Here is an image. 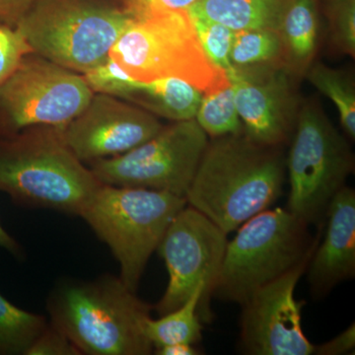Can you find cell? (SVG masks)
<instances>
[{"mask_svg": "<svg viewBox=\"0 0 355 355\" xmlns=\"http://www.w3.org/2000/svg\"><path fill=\"white\" fill-rule=\"evenodd\" d=\"M286 172L279 147L261 146L244 132L216 137L203 153L187 202L228 235L272 207Z\"/></svg>", "mask_w": 355, "mask_h": 355, "instance_id": "obj_1", "label": "cell"}, {"mask_svg": "<svg viewBox=\"0 0 355 355\" xmlns=\"http://www.w3.org/2000/svg\"><path fill=\"white\" fill-rule=\"evenodd\" d=\"M51 322L81 354L148 355L154 347L144 331L153 306L137 297L120 277L64 280L46 303Z\"/></svg>", "mask_w": 355, "mask_h": 355, "instance_id": "obj_2", "label": "cell"}, {"mask_svg": "<svg viewBox=\"0 0 355 355\" xmlns=\"http://www.w3.org/2000/svg\"><path fill=\"white\" fill-rule=\"evenodd\" d=\"M101 184L60 128L0 139V191L17 205L80 216Z\"/></svg>", "mask_w": 355, "mask_h": 355, "instance_id": "obj_3", "label": "cell"}, {"mask_svg": "<svg viewBox=\"0 0 355 355\" xmlns=\"http://www.w3.org/2000/svg\"><path fill=\"white\" fill-rule=\"evenodd\" d=\"M132 19L127 8L94 0H38L16 27L40 57L84 74L108 60Z\"/></svg>", "mask_w": 355, "mask_h": 355, "instance_id": "obj_4", "label": "cell"}, {"mask_svg": "<svg viewBox=\"0 0 355 355\" xmlns=\"http://www.w3.org/2000/svg\"><path fill=\"white\" fill-rule=\"evenodd\" d=\"M288 209H266L227 243L212 296L243 305L254 292L309 261L319 239Z\"/></svg>", "mask_w": 355, "mask_h": 355, "instance_id": "obj_5", "label": "cell"}, {"mask_svg": "<svg viewBox=\"0 0 355 355\" xmlns=\"http://www.w3.org/2000/svg\"><path fill=\"white\" fill-rule=\"evenodd\" d=\"M110 58L141 83L172 77L193 84L203 94L230 84L203 51L188 11L135 16Z\"/></svg>", "mask_w": 355, "mask_h": 355, "instance_id": "obj_6", "label": "cell"}, {"mask_svg": "<svg viewBox=\"0 0 355 355\" xmlns=\"http://www.w3.org/2000/svg\"><path fill=\"white\" fill-rule=\"evenodd\" d=\"M187 205L166 191L102 184L80 217L111 250L123 284L137 292L151 254Z\"/></svg>", "mask_w": 355, "mask_h": 355, "instance_id": "obj_7", "label": "cell"}, {"mask_svg": "<svg viewBox=\"0 0 355 355\" xmlns=\"http://www.w3.org/2000/svg\"><path fill=\"white\" fill-rule=\"evenodd\" d=\"M286 168L287 209L308 225H323L331 200L354 171V156L323 110L308 103L296 116Z\"/></svg>", "mask_w": 355, "mask_h": 355, "instance_id": "obj_8", "label": "cell"}, {"mask_svg": "<svg viewBox=\"0 0 355 355\" xmlns=\"http://www.w3.org/2000/svg\"><path fill=\"white\" fill-rule=\"evenodd\" d=\"M209 141L195 119L176 121L128 153L91 162L90 170L103 184L186 198Z\"/></svg>", "mask_w": 355, "mask_h": 355, "instance_id": "obj_9", "label": "cell"}, {"mask_svg": "<svg viewBox=\"0 0 355 355\" xmlns=\"http://www.w3.org/2000/svg\"><path fill=\"white\" fill-rule=\"evenodd\" d=\"M93 95L83 74L27 55L0 85V133L10 137L37 125L62 128Z\"/></svg>", "mask_w": 355, "mask_h": 355, "instance_id": "obj_10", "label": "cell"}, {"mask_svg": "<svg viewBox=\"0 0 355 355\" xmlns=\"http://www.w3.org/2000/svg\"><path fill=\"white\" fill-rule=\"evenodd\" d=\"M227 243V234L197 209L187 205L178 212L156 250L169 273L164 295L155 306L159 316L177 309L205 286L198 315L202 321L211 319L209 300Z\"/></svg>", "mask_w": 355, "mask_h": 355, "instance_id": "obj_11", "label": "cell"}, {"mask_svg": "<svg viewBox=\"0 0 355 355\" xmlns=\"http://www.w3.org/2000/svg\"><path fill=\"white\" fill-rule=\"evenodd\" d=\"M309 261L261 287L241 305L239 347L242 354H314L315 345L306 338L301 324V311L305 303L294 296Z\"/></svg>", "mask_w": 355, "mask_h": 355, "instance_id": "obj_12", "label": "cell"}, {"mask_svg": "<svg viewBox=\"0 0 355 355\" xmlns=\"http://www.w3.org/2000/svg\"><path fill=\"white\" fill-rule=\"evenodd\" d=\"M156 116L132 103L97 93L85 110L60 128L81 162L116 157L141 146L162 128Z\"/></svg>", "mask_w": 355, "mask_h": 355, "instance_id": "obj_13", "label": "cell"}, {"mask_svg": "<svg viewBox=\"0 0 355 355\" xmlns=\"http://www.w3.org/2000/svg\"><path fill=\"white\" fill-rule=\"evenodd\" d=\"M227 76L244 135L261 146H282L296 121L287 70L277 64L233 67Z\"/></svg>", "mask_w": 355, "mask_h": 355, "instance_id": "obj_14", "label": "cell"}, {"mask_svg": "<svg viewBox=\"0 0 355 355\" xmlns=\"http://www.w3.org/2000/svg\"><path fill=\"white\" fill-rule=\"evenodd\" d=\"M326 232L318 243L308 265L313 297L321 299L345 280L355 275V191L343 187L327 211Z\"/></svg>", "mask_w": 355, "mask_h": 355, "instance_id": "obj_15", "label": "cell"}, {"mask_svg": "<svg viewBox=\"0 0 355 355\" xmlns=\"http://www.w3.org/2000/svg\"><path fill=\"white\" fill-rule=\"evenodd\" d=\"M291 0H198L188 11L227 26L233 31L279 32Z\"/></svg>", "mask_w": 355, "mask_h": 355, "instance_id": "obj_16", "label": "cell"}, {"mask_svg": "<svg viewBox=\"0 0 355 355\" xmlns=\"http://www.w3.org/2000/svg\"><path fill=\"white\" fill-rule=\"evenodd\" d=\"M203 93L182 79L168 78L137 81L125 101L146 110L154 116L175 121L193 120Z\"/></svg>", "mask_w": 355, "mask_h": 355, "instance_id": "obj_17", "label": "cell"}, {"mask_svg": "<svg viewBox=\"0 0 355 355\" xmlns=\"http://www.w3.org/2000/svg\"><path fill=\"white\" fill-rule=\"evenodd\" d=\"M316 0H291L279 34L288 69L305 72L317 51L319 20Z\"/></svg>", "mask_w": 355, "mask_h": 355, "instance_id": "obj_18", "label": "cell"}, {"mask_svg": "<svg viewBox=\"0 0 355 355\" xmlns=\"http://www.w3.org/2000/svg\"><path fill=\"white\" fill-rule=\"evenodd\" d=\"M205 294V286H198L191 297L177 309L161 315L159 319L149 317L144 331L154 349L175 343L196 345L202 338L198 307Z\"/></svg>", "mask_w": 355, "mask_h": 355, "instance_id": "obj_19", "label": "cell"}, {"mask_svg": "<svg viewBox=\"0 0 355 355\" xmlns=\"http://www.w3.org/2000/svg\"><path fill=\"white\" fill-rule=\"evenodd\" d=\"M49 322L16 307L0 294V355H27Z\"/></svg>", "mask_w": 355, "mask_h": 355, "instance_id": "obj_20", "label": "cell"}, {"mask_svg": "<svg viewBox=\"0 0 355 355\" xmlns=\"http://www.w3.org/2000/svg\"><path fill=\"white\" fill-rule=\"evenodd\" d=\"M309 83L331 100L338 111L343 130L355 139V88L349 74L328 65L316 64L307 69Z\"/></svg>", "mask_w": 355, "mask_h": 355, "instance_id": "obj_21", "label": "cell"}, {"mask_svg": "<svg viewBox=\"0 0 355 355\" xmlns=\"http://www.w3.org/2000/svg\"><path fill=\"white\" fill-rule=\"evenodd\" d=\"M195 120L212 139L244 132L231 84L205 93Z\"/></svg>", "mask_w": 355, "mask_h": 355, "instance_id": "obj_22", "label": "cell"}, {"mask_svg": "<svg viewBox=\"0 0 355 355\" xmlns=\"http://www.w3.org/2000/svg\"><path fill=\"white\" fill-rule=\"evenodd\" d=\"M284 60L279 32L247 30L235 32L231 49L233 67H263Z\"/></svg>", "mask_w": 355, "mask_h": 355, "instance_id": "obj_23", "label": "cell"}, {"mask_svg": "<svg viewBox=\"0 0 355 355\" xmlns=\"http://www.w3.org/2000/svg\"><path fill=\"white\" fill-rule=\"evenodd\" d=\"M188 12L203 51L212 64L227 74L233 69L231 49L235 31L197 13Z\"/></svg>", "mask_w": 355, "mask_h": 355, "instance_id": "obj_24", "label": "cell"}, {"mask_svg": "<svg viewBox=\"0 0 355 355\" xmlns=\"http://www.w3.org/2000/svg\"><path fill=\"white\" fill-rule=\"evenodd\" d=\"M83 76L93 92L114 96L121 100L130 94L137 83L111 58Z\"/></svg>", "mask_w": 355, "mask_h": 355, "instance_id": "obj_25", "label": "cell"}, {"mask_svg": "<svg viewBox=\"0 0 355 355\" xmlns=\"http://www.w3.org/2000/svg\"><path fill=\"white\" fill-rule=\"evenodd\" d=\"M331 36L343 53L355 55V0H330L328 7Z\"/></svg>", "mask_w": 355, "mask_h": 355, "instance_id": "obj_26", "label": "cell"}, {"mask_svg": "<svg viewBox=\"0 0 355 355\" xmlns=\"http://www.w3.org/2000/svg\"><path fill=\"white\" fill-rule=\"evenodd\" d=\"M34 51L18 28L0 20V85Z\"/></svg>", "mask_w": 355, "mask_h": 355, "instance_id": "obj_27", "label": "cell"}, {"mask_svg": "<svg viewBox=\"0 0 355 355\" xmlns=\"http://www.w3.org/2000/svg\"><path fill=\"white\" fill-rule=\"evenodd\" d=\"M74 343L51 322L38 336L27 355H80Z\"/></svg>", "mask_w": 355, "mask_h": 355, "instance_id": "obj_28", "label": "cell"}, {"mask_svg": "<svg viewBox=\"0 0 355 355\" xmlns=\"http://www.w3.org/2000/svg\"><path fill=\"white\" fill-rule=\"evenodd\" d=\"M198 0H127L125 8L135 16L164 11H188Z\"/></svg>", "mask_w": 355, "mask_h": 355, "instance_id": "obj_29", "label": "cell"}, {"mask_svg": "<svg viewBox=\"0 0 355 355\" xmlns=\"http://www.w3.org/2000/svg\"><path fill=\"white\" fill-rule=\"evenodd\" d=\"M355 347L354 323L336 336L333 340L321 345H315L314 354L318 355H342L347 354Z\"/></svg>", "mask_w": 355, "mask_h": 355, "instance_id": "obj_30", "label": "cell"}, {"mask_svg": "<svg viewBox=\"0 0 355 355\" xmlns=\"http://www.w3.org/2000/svg\"><path fill=\"white\" fill-rule=\"evenodd\" d=\"M34 0H0V20L12 24L29 9Z\"/></svg>", "mask_w": 355, "mask_h": 355, "instance_id": "obj_31", "label": "cell"}, {"mask_svg": "<svg viewBox=\"0 0 355 355\" xmlns=\"http://www.w3.org/2000/svg\"><path fill=\"white\" fill-rule=\"evenodd\" d=\"M158 355H198L202 354L200 349H196L190 343H175V345H165L154 349Z\"/></svg>", "mask_w": 355, "mask_h": 355, "instance_id": "obj_32", "label": "cell"}, {"mask_svg": "<svg viewBox=\"0 0 355 355\" xmlns=\"http://www.w3.org/2000/svg\"><path fill=\"white\" fill-rule=\"evenodd\" d=\"M0 247L7 250L9 253L16 257H20L22 253L20 245L16 242L12 236L6 232V229L2 227L1 223H0Z\"/></svg>", "mask_w": 355, "mask_h": 355, "instance_id": "obj_33", "label": "cell"}]
</instances>
